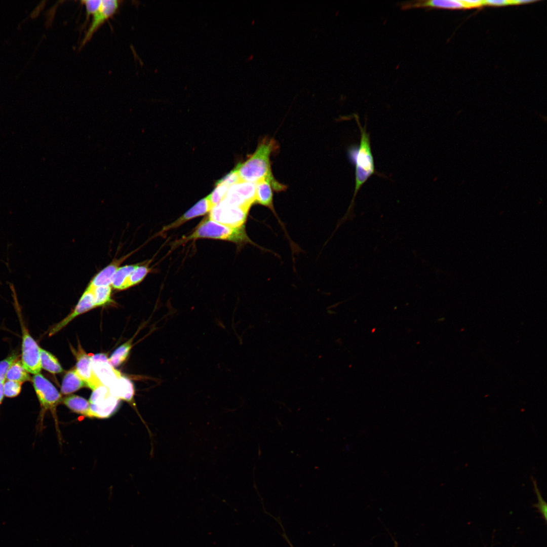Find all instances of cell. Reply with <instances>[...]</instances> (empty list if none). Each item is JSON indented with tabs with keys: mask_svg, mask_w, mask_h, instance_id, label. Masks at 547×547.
<instances>
[{
	"mask_svg": "<svg viewBox=\"0 0 547 547\" xmlns=\"http://www.w3.org/2000/svg\"><path fill=\"white\" fill-rule=\"evenodd\" d=\"M278 147L274 139L268 137L262 139L253 154L244 162L238 164L235 168L241 180L256 183L261 179L268 178L275 190H284L286 186L277 181L271 173L270 157Z\"/></svg>",
	"mask_w": 547,
	"mask_h": 547,
	"instance_id": "1",
	"label": "cell"
},
{
	"mask_svg": "<svg viewBox=\"0 0 547 547\" xmlns=\"http://www.w3.org/2000/svg\"><path fill=\"white\" fill-rule=\"evenodd\" d=\"M355 118L360 131L361 138L359 145H351L347 150L348 159L355 167V188L353 202L362 185L375 173L370 134L367 131L366 126H362L358 116L355 115Z\"/></svg>",
	"mask_w": 547,
	"mask_h": 547,
	"instance_id": "2",
	"label": "cell"
},
{
	"mask_svg": "<svg viewBox=\"0 0 547 547\" xmlns=\"http://www.w3.org/2000/svg\"><path fill=\"white\" fill-rule=\"evenodd\" d=\"M200 239L225 240L239 244L252 243L246 232L244 225L237 227H230L214 221L207 216L198 224L191 233L180 239L175 243V246H179L190 240Z\"/></svg>",
	"mask_w": 547,
	"mask_h": 547,
	"instance_id": "3",
	"label": "cell"
},
{
	"mask_svg": "<svg viewBox=\"0 0 547 547\" xmlns=\"http://www.w3.org/2000/svg\"><path fill=\"white\" fill-rule=\"evenodd\" d=\"M31 380L41 407L37 420L38 429L41 431L43 429L45 415L48 411L53 416L58 435L59 436L57 407L62 402V396L54 385L42 374L38 373L34 375Z\"/></svg>",
	"mask_w": 547,
	"mask_h": 547,
	"instance_id": "4",
	"label": "cell"
},
{
	"mask_svg": "<svg viewBox=\"0 0 547 547\" xmlns=\"http://www.w3.org/2000/svg\"><path fill=\"white\" fill-rule=\"evenodd\" d=\"M89 418H107L118 410L120 400L102 384L93 390L89 400Z\"/></svg>",
	"mask_w": 547,
	"mask_h": 547,
	"instance_id": "5",
	"label": "cell"
},
{
	"mask_svg": "<svg viewBox=\"0 0 547 547\" xmlns=\"http://www.w3.org/2000/svg\"><path fill=\"white\" fill-rule=\"evenodd\" d=\"M248 211L245 208L230 205L221 201L212 207L208 217L221 224L237 227L244 225Z\"/></svg>",
	"mask_w": 547,
	"mask_h": 547,
	"instance_id": "6",
	"label": "cell"
},
{
	"mask_svg": "<svg viewBox=\"0 0 547 547\" xmlns=\"http://www.w3.org/2000/svg\"><path fill=\"white\" fill-rule=\"evenodd\" d=\"M255 195L256 183L241 180L229 187L221 201L249 210L255 203Z\"/></svg>",
	"mask_w": 547,
	"mask_h": 547,
	"instance_id": "7",
	"label": "cell"
},
{
	"mask_svg": "<svg viewBox=\"0 0 547 547\" xmlns=\"http://www.w3.org/2000/svg\"><path fill=\"white\" fill-rule=\"evenodd\" d=\"M21 362L27 371L34 375L40 373L42 367L40 349L37 342L28 330L22 328Z\"/></svg>",
	"mask_w": 547,
	"mask_h": 547,
	"instance_id": "8",
	"label": "cell"
},
{
	"mask_svg": "<svg viewBox=\"0 0 547 547\" xmlns=\"http://www.w3.org/2000/svg\"><path fill=\"white\" fill-rule=\"evenodd\" d=\"M121 2L116 0L101 1L97 10L92 15V20L81 44L85 46L92 37L97 30L118 10Z\"/></svg>",
	"mask_w": 547,
	"mask_h": 547,
	"instance_id": "9",
	"label": "cell"
},
{
	"mask_svg": "<svg viewBox=\"0 0 547 547\" xmlns=\"http://www.w3.org/2000/svg\"><path fill=\"white\" fill-rule=\"evenodd\" d=\"M93 370L101 383L111 388L122 377L121 373L114 368L106 355L98 354L91 357Z\"/></svg>",
	"mask_w": 547,
	"mask_h": 547,
	"instance_id": "10",
	"label": "cell"
},
{
	"mask_svg": "<svg viewBox=\"0 0 547 547\" xmlns=\"http://www.w3.org/2000/svg\"><path fill=\"white\" fill-rule=\"evenodd\" d=\"M72 352L76 359L75 369L87 384V387L93 390L102 385L93 370L91 357L85 351L80 343L77 350L73 349Z\"/></svg>",
	"mask_w": 547,
	"mask_h": 547,
	"instance_id": "11",
	"label": "cell"
},
{
	"mask_svg": "<svg viewBox=\"0 0 547 547\" xmlns=\"http://www.w3.org/2000/svg\"><path fill=\"white\" fill-rule=\"evenodd\" d=\"M95 307L92 289L87 287L72 312L51 328L49 331V335L51 336L57 333L75 318Z\"/></svg>",
	"mask_w": 547,
	"mask_h": 547,
	"instance_id": "12",
	"label": "cell"
},
{
	"mask_svg": "<svg viewBox=\"0 0 547 547\" xmlns=\"http://www.w3.org/2000/svg\"><path fill=\"white\" fill-rule=\"evenodd\" d=\"M213 207L208 197H206L197 203L175 221L164 226L160 233L177 228L190 219L203 216L209 212Z\"/></svg>",
	"mask_w": 547,
	"mask_h": 547,
	"instance_id": "13",
	"label": "cell"
},
{
	"mask_svg": "<svg viewBox=\"0 0 547 547\" xmlns=\"http://www.w3.org/2000/svg\"><path fill=\"white\" fill-rule=\"evenodd\" d=\"M400 5L402 9L404 10L420 8H434L449 9H465L462 1L457 0H420L407 1L402 3Z\"/></svg>",
	"mask_w": 547,
	"mask_h": 547,
	"instance_id": "14",
	"label": "cell"
},
{
	"mask_svg": "<svg viewBox=\"0 0 547 547\" xmlns=\"http://www.w3.org/2000/svg\"><path fill=\"white\" fill-rule=\"evenodd\" d=\"M132 253L120 259L113 260L109 264L98 272L90 282L88 287L90 288L103 286H111L114 275L120 267V264L128 258Z\"/></svg>",
	"mask_w": 547,
	"mask_h": 547,
	"instance_id": "15",
	"label": "cell"
},
{
	"mask_svg": "<svg viewBox=\"0 0 547 547\" xmlns=\"http://www.w3.org/2000/svg\"><path fill=\"white\" fill-rule=\"evenodd\" d=\"M255 203L269 208L276 214L273 206V194L270 179H263L256 182Z\"/></svg>",
	"mask_w": 547,
	"mask_h": 547,
	"instance_id": "16",
	"label": "cell"
},
{
	"mask_svg": "<svg viewBox=\"0 0 547 547\" xmlns=\"http://www.w3.org/2000/svg\"><path fill=\"white\" fill-rule=\"evenodd\" d=\"M109 390L112 395L120 400L122 399L129 402L133 401V384L129 379L123 376Z\"/></svg>",
	"mask_w": 547,
	"mask_h": 547,
	"instance_id": "17",
	"label": "cell"
},
{
	"mask_svg": "<svg viewBox=\"0 0 547 547\" xmlns=\"http://www.w3.org/2000/svg\"><path fill=\"white\" fill-rule=\"evenodd\" d=\"M87 386V384L78 374L76 369H72L68 371L64 375L61 391L63 395H68Z\"/></svg>",
	"mask_w": 547,
	"mask_h": 547,
	"instance_id": "18",
	"label": "cell"
},
{
	"mask_svg": "<svg viewBox=\"0 0 547 547\" xmlns=\"http://www.w3.org/2000/svg\"><path fill=\"white\" fill-rule=\"evenodd\" d=\"M62 402L73 412L89 417L90 403L84 398L71 395L62 398Z\"/></svg>",
	"mask_w": 547,
	"mask_h": 547,
	"instance_id": "19",
	"label": "cell"
},
{
	"mask_svg": "<svg viewBox=\"0 0 547 547\" xmlns=\"http://www.w3.org/2000/svg\"><path fill=\"white\" fill-rule=\"evenodd\" d=\"M137 265L138 263L120 267L113 276L111 286L119 290L127 289V284L129 276Z\"/></svg>",
	"mask_w": 547,
	"mask_h": 547,
	"instance_id": "20",
	"label": "cell"
},
{
	"mask_svg": "<svg viewBox=\"0 0 547 547\" xmlns=\"http://www.w3.org/2000/svg\"><path fill=\"white\" fill-rule=\"evenodd\" d=\"M6 379L22 383L32 379L29 373L23 366L21 360L18 359L9 367L6 373Z\"/></svg>",
	"mask_w": 547,
	"mask_h": 547,
	"instance_id": "21",
	"label": "cell"
},
{
	"mask_svg": "<svg viewBox=\"0 0 547 547\" xmlns=\"http://www.w3.org/2000/svg\"><path fill=\"white\" fill-rule=\"evenodd\" d=\"M40 361L42 368L51 373H61L63 369L57 359L50 352L41 348Z\"/></svg>",
	"mask_w": 547,
	"mask_h": 547,
	"instance_id": "22",
	"label": "cell"
},
{
	"mask_svg": "<svg viewBox=\"0 0 547 547\" xmlns=\"http://www.w3.org/2000/svg\"><path fill=\"white\" fill-rule=\"evenodd\" d=\"M90 288L92 289L94 295L95 307L105 305L112 301V288L111 286H103Z\"/></svg>",
	"mask_w": 547,
	"mask_h": 547,
	"instance_id": "23",
	"label": "cell"
},
{
	"mask_svg": "<svg viewBox=\"0 0 547 547\" xmlns=\"http://www.w3.org/2000/svg\"><path fill=\"white\" fill-rule=\"evenodd\" d=\"M151 271V268L148 266V263H138V265L132 271L128 280L127 289L141 283L146 276Z\"/></svg>",
	"mask_w": 547,
	"mask_h": 547,
	"instance_id": "24",
	"label": "cell"
},
{
	"mask_svg": "<svg viewBox=\"0 0 547 547\" xmlns=\"http://www.w3.org/2000/svg\"><path fill=\"white\" fill-rule=\"evenodd\" d=\"M132 348V341L124 343L116 348L108 360L113 367L119 366L128 357Z\"/></svg>",
	"mask_w": 547,
	"mask_h": 547,
	"instance_id": "25",
	"label": "cell"
},
{
	"mask_svg": "<svg viewBox=\"0 0 547 547\" xmlns=\"http://www.w3.org/2000/svg\"><path fill=\"white\" fill-rule=\"evenodd\" d=\"M229 188V186L226 184L216 182L215 188L207 196L213 206L220 203L224 199Z\"/></svg>",
	"mask_w": 547,
	"mask_h": 547,
	"instance_id": "26",
	"label": "cell"
},
{
	"mask_svg": "<svg viewBox=\"0 0 547 547\" xmlns=\"http://www.w3.org/2000/svg\"><path fill=\"white\" fill-rule=\"evenodd\" d=\"M22 383L6 380L3 385L4 396L8 398H14L19 395L21 390Z\"/></svg>",
	"mask_w": 547,
	"mask_h": 547,
	"instance_id": "27",
	"label": "cell"
},
{
	"mask_svg": "<svg viewBox=\"0 0 547 547\" xmlns=\"http://www.w3.org/2000/svg\"><path fill=\"white\" fill-rule=\"evenodd\" d=\"M17 359H18V356L13 354L0 361V380H6V375L8 369Z\"/></svg>",
	"mask_w": 547,
	"mask_h": 547,
	"instance_id": "28",
	"label": "cell"
},
{
	"mask_svg": "<svg viewBox=\"0 0 547 547\" xmlns=\"http://www.w3.org/2000/svg\"><path fill=\"white\" fill-rule=\"evenodd\" d=\"M240 181L241 180H240L239 175L236 170L234 169L217 182L226 184L230 187Z\"/></svg>",
	"mask_w": 547,
	"mask_h": 547,
	"instance_id": "29",
	"label": "cell"
},
{
	"mask_svg": "<svg viewBox=\"0 0 547 547\" xmlns=\"http://www.w3.org/2000/svg\"><path fill=\"white\" fill-rule=\"evenodd\" d=\"M101 1L88 0L81 2L82 4L85 7L87 18L90 16H92V15L97 10L101 4Z\"/></svg>",
	"mask_w": 547,
	"mask_h": 547,
	"instance_id": "30",
	"label": "cell"
},
{
	"mask_svg": "<svg viewBox=\"0 0 547 547\" xmlns=\"http://www.w3.org/2000/svg\"><path fill=\"white\" fill-rule=\"evenodd\" d=\"M483 2H484V5H488V6H506V5H514L513 1H504V0H499V1L494 0V1H492V0H490V1H483Z\"/></svg>",
	"mask_w": 547,
	"mask_h": 547,
	"instance_id": "31",
	"label": "cell"
},
{
	"mask_svg": "<svg viewBox=\"0 0 547 547\" xmlns=\"http://www.w3.org/2000/svg\"><path fill=\"white\" fill-rule=\"evenodd\" d=\"M465 9L478 8L484 5L483 1H462Z\"/></svg>",
	"mask_w": 547,
	"mask_h": 547,
	"instance_id": "32",
	"label": "cell"
},
{
	"mask_svg": "<svg viewBox=\"0 0 547 547\" xmlns=\"http://www.w3.org/2000/svg\"><path fill=\"white\" fill-rule=\"evenodd\" d=\"M5 381L4 380H0V404L2 402L4 397L3 385Z\"/></svg>",
	"mask_w": 547,
	"mask_h": 547,
	"instance_id": "33",
	"label": "cell"
},
{
	"mask_svg": "<svg viewBox=\"0 0 547 547\" xmlns=\"http://www.w3.org/2000/svg\"><path fill=\"white\" fill-rule=\"evenodd\" d=\"M282 535L284 537V538L285 539V540H286L287 543L289 544L290 547H294L293 546V545L292 544V543L291 542V541L289 540V538L287 536V535H286V533H285V532H283V533L282 534Z\"/></svg>",
	"mask_w": 547,
	"mask_h": 547,
	"instance_id": "34",
	"label": "cell"
}]
</instances>
